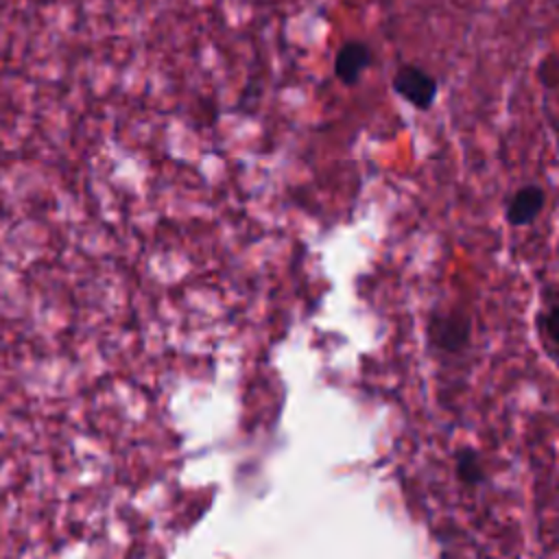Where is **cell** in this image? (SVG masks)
<instances>
[{
    "label": "cell",
    "instance_id": "8992f818",
    "mask_svg": "<svg viewBox=\"0 0 559 559\" xmlns=\"http://www.w3.org/2000/svg\"><path fill=\"white\" fill-rule=\"evenodd\" d=\"M539 70H544V72H542V83H544L548 90H555V83H557V63H555V55H548L546 59H542Z\"/></svg>",
    "mask_w": 559,
    "mask_h": 559
},
{
    "label": "cell",
    "instance_id": "277c9868",
    "mask_svg": "<svg viewBox=\"0 0 559 559\" xmlns=\"http://www.w3.org/2000/svg\"><path fill=\"white\" fill-rule=\"evenodd\" d=\"M456 472H459V478L467 485H476L485 478V467H483V461L480 456L474 452V450H463L456 459Z\"/></svg>",
    "mask_w": 559,
    "mask_h": 559
},
{
    "label": "cell",
    "instance_id": "5b68a950",
    "mask_svg": "<svg viewBox=\"0 0 559 559\" xmlns=\"http://www.w3.org/2000/svg\"><path fill=\"white\" fill-rule=\"evenodd\" d=\"M555 321H557V297L550 293L546 310H542V341L550 356H555Z\"/></svg>",
    "mask_w": 559,
    "mask_h": 559
},
{
    "label": "cell",
    "instance_id": "6da1fadb",
    "mask_svg": "<svg viewBox=\"0 0 559 559\" xmlns=\"http://www.w3.org/2000/svg\"><path fill=\"white\" fill-rule=\"evenodd\" d=\"M391 87L417 111H430L439 96L437 79L419 63H400L391 76Z\"/></svg>",
    "mask_w": 559,
    "mask_h": 559
},
{
    "label": "cell",
    "instance_id": "3957f363",
    "mask_svg": "<svg viewBox=\"0 0 559 559\" xmlns=\"http://www.w3.org/2000/svg\"><path fill=\"white\" fill-rule=\"evenodd\" d=\"M546 207V188L539 183L520 186L507 201L504 218L513 227L533 225Z\"/></svg>",
    "mask_w": 559,
    "mask_h": 559
},
{
    "label": "cell",
    "instance_id": "7a4b0ae2",
    "mask_svg": "<svg viewBox=\"0 0 559 559\" xmlns=\"http://www.w3.org/2000/svg\"><path fill=\"white\" fill-rule=\"evenodd\" d=\"M373 63V48L362 39H345L334 52V79L345 87H356Z\"/></svg>",
    "mask_w": 559,
    "mask_h": 559
}]
</instances>
